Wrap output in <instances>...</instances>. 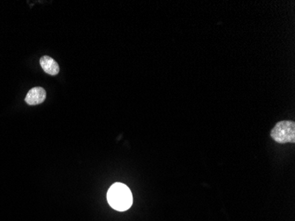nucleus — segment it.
Returning a JSON list of instances; mask_svg holds the SVG:
<instances>
[{
    "label": "nucleus",
    "mask_w": 295,
    "mask_h": 221,
    "mask_svg": "<svg viewBox=\"0 0 295 221\" xmlns=\"http://www.w3.org/2000/svg\"><path fill=\"white\" fill-rule=\"evenodd\" d=\"M107 201L114 210L125 211L133 204V195L126 185L116 182L108 190Z\"/></svg>",
    "instance_id": "obj_1"
},
{
    "label": "nucleus",
    "mask_w": 295,
    "mask_h": 221,
    "mask_svg": "<svg viewBox=\"0 0 295 221\" xmlns=\"http://www.w3.org/2000/svg\"><path fill=\"white\" fill-rule=\"evenodd\" d=\"M270 137L278 144H293L295 142V124L293 122H277L270 132Z\"/></svg>",
    "instance_id": "obj_2"
},
{
    "label": "nucleus",
    "mask_w": 295,
    "mask_h": 221,
    "mask_svg": "<svg viewBox=\"0 0 295 221\" xmlns=\"http://www.w3.org/2000/svg\"><path fill=\"white\" fill-rule=\"evenodd\" d=\"M46 98V91L42 87L31 88L27 94L25 102L30 105H37L42 103Z\"/></svg>",
    "instance_id": "obj_3"
},
{
    "label": "nucleus",
    "mask_w": 295,
    "mask_h": 221,
    "mask_svg": "<svg viewBox=\"0 0 295 221\" xmlns=\"http://www.w3.org/2000/svg\"><path fill=\"white\" fill-rule=\"evenodd\" d=\"M40 65L43 70L50 75H57L59 73V64L49 56H44L41 58Z\"/></svg>",
    "instance_id": "obj_4"
}]
</instances>
